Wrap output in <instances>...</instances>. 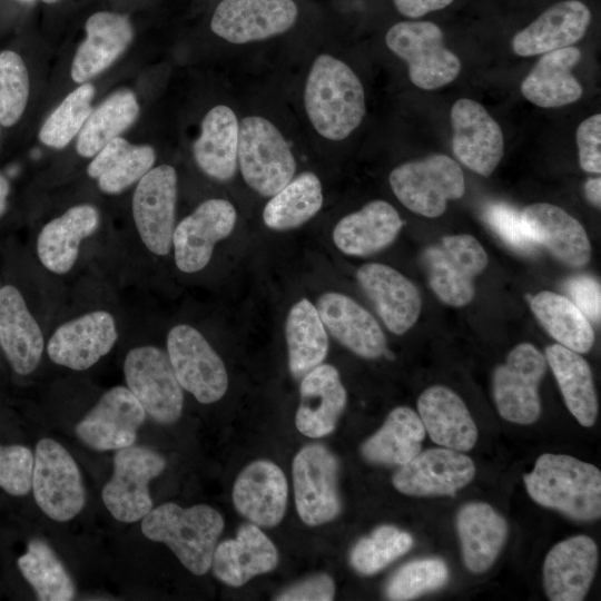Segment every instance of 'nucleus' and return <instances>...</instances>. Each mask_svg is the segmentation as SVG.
I'll return each instance as SVG.
<instances>
[{
	"mask_svg": "<svg viewBox=\"0 0 601 601\" xmlns=\"http://www.w3.org/2000/svg\"><path fill=\"white\" fill-rule=\"evenodd\" d=\"M167 354L180 386L204 404L219 401L228 387L224 362L204 335L187 324L167 336Z\"/></svg>",
	"mask_w": 601,
	"mask_h": 601,
	"instance_id": "f8f14e48",
	"label": "nucleus"
},
{
	"mask_svg": "<svg viewBox=\"0 0 601 601\" xmlns=\"http://www.w3.org/2000/svg\"><path fill=\"white\" fill-rule=\"evenodd\" d=\"M278 553L256 524L242 525L235 539L215 548L211 566L215 577L230 587H242L252 578L275 569Z\"/></svg>",
	"mask_w": 601,
	"mask_h": 601,
	"instance_id": "c756f323",
	"label": "nucleus"
},
{
	"mask_svg": "<svg viewBox=\"0 0 601 601\" xmlns=\"http://www.w3.org/2000/svg\"><path fill=\"white\" fill-rule=\"evenodd\" d=\"M533 314L558 344L588 353L594 343V331L587 316L563 295L543 290L530 300Z\"/></svg>",
	"mask_w": 601,
	"mask_h": 601,
	"instance_id": "a19ab883",
	"label": "nucleus"
},
{
	"mask_svg": "<svg viewBox=\"0 0 601 601\" xmlns=\"http://www.w3.org/2000/svg\"><path fill=\"white\" fill-rule=\"evenodd\" d=\"M598 548L588 535L556 543L543 564L544 591L551 601H581L593 581Z\"/></svg>",
	"mask_w": 601,
	"mask_h": 601,
	"instance_id": "4be33fe9",
	"label": "nucleus"
},
{
	"mask_svg": "<svg viewBox=\"0 0 601 601\" xmlns=\"http://www.w3.org/2000/svg\"><path fill=\"white\" fill-rule=\"evenodd\" d=\"M29 73L14 51L0 52V124L13 126L22 116L29 98Z\"/></svg>",
	"mask_w": 601,
	"mask_h": 601,
	"instance_id": "09e8293b",
	"label": "nucleus"
},
{
	"mask_svg": "<svg viewBox=\"0 0 601 601\" xmlns=\"http://www.w3.org/2000/svg\"><path fill=\"white\" fill-rule=\"evenodd\" d=\"M337 469L336 457L322 444L306 445L294 457L295 504L299 518L307 525L329 522L339 514Z\"/></svg>",
	"mask_w": 601,
	"mask_h": 601,
	"instance_id": "ddd939ff",
	"label": "nucleus"
},
{
	"mask_svg": "<svg viewBox=\"0 0 601 601\" xmlns=\"http://www.w3.org/2000/svg\"><path fill=\"white\" fill-rule=\"evenodd\" d=\"M346 400L338 371L329 364L316 366L302 377L295 416L297 430L309 437L331 434L345 410Z\"/></svg>",
	"mask_w": 601,
	"mask_h": 601,
	"instance_id": "bb28decb",
	"label": "nucleus"
},
{
	"mask_svg": "<svg viewBox=\"0 0 601 601\" xmlns=\"http://www.w3.org/2000/svg\"><path fill=\"white\" fill-rule=\"evenodd\" d=\"M31 490L39 509L51 520L67 522L86 504L80 470L57 441L43 437L35 450Z\"/></svg>",
	"mask_w": 601,
	"mask_h": 601,
	"instance_id": "0eeeda50",
	"label": "nucleus"
},
{
	"mask_svg": "<svg viewBox=\"0 0 601 601\" xmlns=\"http://www.w3.org/2000/svg\"><path fill=\"white\" fill-rule=\"evenodd\" d=\"M112 463L102 502L116 520L135 523L154 508L148 484L165 470L166 460L149 447L132 444L117 450Z\"/></svg>",
	"mask_w": 601,
	"mask_h": 601,
	"instance_id": "6e6552de",
	"label": "nucleus"
},
{
	"mask_svg": "<svg viewBox=\"0 0 601 601\" xmlns=\"http://www.w3.org/2000/svg\"><path fill=\"white\" fill-rule=\"evenodd\" d=\"M86 38L79 45L70 75L75 82L85 83L109 68L128 48L134 28L127 16L98 11L85 24Z\"/></svg>",
	"mask_w": 601,
	"mask_h": 601,
	"instance_id": "393cba45",
	"label": "nucleus"
},
{
	"mask_svg": "<svg viewBox=\"0 0 601 601\" xmlns=\"http://www.w3.org/2000/svg\"><path fill=\"white\" fill-rule=\"evenodd\" d=\"M485 220L510 247L523 254H533L539 246L531 237L521 213L504 203L486 207Z\"/></svg>",
	"mask_w": 601,
	"mask_h": 601,
	"instance_id": "3c124183",
	"label": "nucleus"
},
{
	"mask_svg": "<svg viewBox=\"0 0 601 601\" xmlns=\"http://www.w3.org/2000/svg\"><path fill=\"white\" fill-rule=\"evenodd\" d=\"M335 594V584L327 574H316L283 591L278 601H329Z\"/></svg>",
	"mask_w": 601,
	"mask_h": 601,
	"instance_id": "5fc2aeb1",
	"label": "nucleus"
},
{
	"mask_svg": "<svg viewBox=\"0 0 601 601\" xmlns=\"http://www.w3.org/2000/svg\"><path fill=\"white\" fill-rule=\"evenodd\" d=\"M21 1L30 2V1H32V0H21Z\"/></svg>",
	"mask_w": 601,
	"mask_h": 601,
	"instance_id": "052dcab7",
	"label": "nucleus"
},
{
	"mask_svg": "<svg viewBox=\"0 0 601 601\" xmlns=\"http://www.w3.org/2000/svg\"><path fill=\"white\" fill-rule=\"evenodd\" d=\"M452 150L469 169L487 177L504 154V139L499 124L475 100L462 98L451 109Z\"/></svg>",
	"mask_w": 601,
	"mask_h": 601,
	"instance_id": "a211bd4d",
	"label": "nucleus"
},
{
	"mask_svg": "<svg viewBox=\"0 0 601 601\" xmlns=\"http://www.w3.org/2000/svg\"><path fill=\"white\" fill-rule=\"evenodd\" d=\"M328 332L343 346L364 358H377L386 351L385 335L374 316L349 296L328 292L316 305Z\"/></svg>",
	"mask_w": 601,
	"mask_h": 601,
	"instance_id": "b1692460",
	"label": "nucleus"
},
{
	"mask_svg": "<svg viewBox=\"0 0 601 601\" xmlns=\"http://www.w3.org/2000/svg\"><path fill=\"white\" fill-rule=\"evenodd\" d=\"M584 193L588 200L597 207L601 205V179L590 178L584 184Z\"/></svg>",
	"mask_w": 601,
	"mask_h": 601,
	"instance_id": "4d7b16f0",
	"label": "nucleus"
},
{
	"mask_svg": "<svg viewBox=\"0 0 601 601\" xmlns=\"http://www.w3.org/2000/svg\"><path fill=\"white\" fill-rule=\"evenodd\" d=\"M239 120L227 105H216L204 116L193 144L199 169L218 181L230 180L238 167Z\"/></svg>",
	"mask_w": 601,
	"mask_h": 601,
	"instance_id": "473e14b6",
	"label": "nucleus"
},
{
	"mask_svg": "<svg viewBox=\"0 0 601 601\" xmlns=\"http://www.w3.org/2000/svg\"><path fill=\"white\" fill-rule=\"evenodd\" d=\"M95 87L81 83L59 104L40 128L39 140L55 149L67 147L80 132L92 111Z\"/></svg>",
	"mask_w": 601,
	"mask_h": 601,
	"instance_id": "a18cd8bd",
	"label": "nucleus"
},
{
	"mask_svg": "<svg viewBox=\"0 0 601 601\" xmlns=\"http://www.w3.org/2000/svg\"><path fill=\"white\" fill-rule=\"evenodd\" d=\"M324 201L319 178L305 171L270 197L263 209L264 224L274 230L296 228L313 218Z\"/></svg>",
	"mask_w": 601,
	"mask_h": 601,
	"instance_id": "79ce46f5",
	"label": "nucleus"
},
{
	"mask_svg": "<svg viewBox=\"0 0 601 601\" xmlns=\"http://www.w3.org/2000/svg\"><path fill=\"white\" fill-rule=\"evenodd\" d=\"M117 338L114 316L107 311H91L60 325L49 338L47 353L57 365L85 371L107 355Z\"/></svg>",
	"mask_w": 601,
	"mask_h": 601,
	"instance_id": "6ab92c4d",
	"label": "nucleus"
},
{
	"mask_svg": "<svg viewBox=\"0 0 601 601\" xmlns=\"http://www.w3.org/2000/svg\"><path fill=\"white\" fill-rule=\"evenodd\" d=\"M545 356L532 344L521 343L493 373V397L500 415L528 425L541 414L539 385L545 374Z\"/></svg>",
	"mask_w": 601,
	"mask_h": 601,
	"instance_id": "9b49d317",
	"label": "nucleus"
},
{
	"mask_svg": "<svg viewBox=\"0 0 601 601\" xmlns=\"http://www.w3.org/2000/svg\"><path fill=\"white\" fill-rule=\"evenodd\" d=\"M545 359L552 368L568 410L582 426H592L598 415V402L588 362L579 353L560 344L545 348Z\"/></svg>",
	"mask_w": 601,
	"mask_h": 601,
	"instance_id": "4c0bfd02",
	"label": "nucleus"
},
{
	"mask_svg": "<svg viewBox=\"0 0 601 601\" xmlns=\"http://www.w3.org/2000/svg\"><path fill=\"white\" fill-rule=\"evenodd\" d=\"M356 277L392 333L402 335L416 323L422 307L421 296L403 274L385 264L368 263L358 268Z\"/></svg>",
	"mask_w": 601,
	"mask_h": 601,
	"instance_id": "412c9836",
	"label": "nucleus"
},
{
	"mask_svg": "<svg viewBox=\"0 0 601 601\" xmlns=\"http://www.w3.org/2000/svg\"><path fill=\"white\" fill-rule=\"evenodd\" d=\"M18 568L40 601H69L76 595L75 583L51 546L32 539L18 559Z\"/></svg>",
	"mask_w": 601,
	"mask_h": 601,
	"instance_id": "c03bdc74",
	"label": "nucleus"
},
{
	"mask_svg": "<svg viewBox=\"0 0 601 601\" xmlns=\"http://www.w3.org/2000/svg\"><path fill=\"white\" fill-rule=\"evenodd\" d=\"M388 180L407 209L430 218L442 215L447 201L461 198L465 191L460 165L443 154L404 162L391 171Z\"/></svg>",
	"mask_w": 601,
	"mask_h": 601,
	"instance_id": "39448f33",
	"label": "nucleus"
},
{
	"mask_svg": "<svg viewBox=\"0 0 601 601\" xmlns=\"http://www.w3.org/2000/svg\"><path fill=\"white\" fill-rule=\"evenodd\" d=\"M285 337L292 375L303 377L321 365L328 352V336L316 306L308 299L298 300L289 309Z\"/></svg>",
	"mask_w": 601,
	"mask_h": 601,
	"instance_id": "ea45409f",
	"label": "nucleus"
},
{
	"mask_svg": "<svg viewBox=\"0 0 601 601\" xmlns=\"http://www.w3.org/2000/svg\"><path fill=\"white\" fill-rule=\"evenodd\" d=\"M475 475L471 457L447 447L417 453L393 475L395 489L406 495H453Z\"/></svg>",
	"mask_w": 601,
	"mask_h": 601,
	"instance_id": "aec40b11",
	"label": "nucleus"
},
{
	"mask_svg": "<svg viewBox=\"0 0 601 601\" xmlns=\"http://www.w3.org/2000/svg\"><path fill=\"white\" fill-rule=\"evenodd\" d=\"M387 48L404 60L411 81L424 90L441 88L461 71V61L444 45L443 32L430 21H402L385 36Z\"/></svg>",
	"mask_w": 601,
	"mask_h": 601,
	"instance_id": "423d86ee",
	"label": "nucleus"
},
{
	"mask_svg": "<svg viewBox=\"0 0 601 601\" xmlns=\"http://www.w3.org/2000/svg\"><path fill=\"white\" fill-rule=\"evenodd\" d=\"M303 102L313 129L331 141L347 138L366 114L362 81L346 62L331 53H319L312 62Z\"/></svg>",
	"mask_w": 601,
	"mask_h": 601,
	"instance_id": "f257e3e1",
	"label": "nucleus"
},
{
	"mask_svg": "<svg viewBox=\"0 0 601 601\" xmlns=\"http://www.w3.org/2000/svg\"><path fill=\"white\" fill-rule=\"evenodd\" d=\"M521 216L534 242L560 262L582 267L590 260L591 245L585 229L564 209L536 203L526 206Z\"/></svg>",
	"mask_w": 601,
	"mask_h": 601,
	"instance_id": "c85d7f7f",
	"label": "nucleus"
},
{
	"mask_svg": "<svg viewBox=\"0 0 601 601\" xmlns=\"http://www.w3.org/2000/svg\"><path fill=\"white\" fill-rule=\"evenodd\" d=\"M155 149L149 145H134L120 136L105 145L87 167L99 189L109 195L122 193L137 183L154 166Z\"/></svg>",
	"mask_w": 601,
	"mask_h": 601,
	"instance_id": "e433bc0d",
	"label": "nucleus"
},
{
	"mask_svg": "<svg viewBox=\"0 0 601 601\" xmlns=\"http://www.w3.org/2000/svg\"><path fill=\"white\" fill-rule=\"evenodd\" d=\"M412 545L410 533L393 525H381L354 545L351 563L357 572L371 575L405 554Z\"/></svg>",
	"mask_w": 601,
	"mask_h": 601,
	"instance_id": "49530a36",
	"label": "nucleus"
},
{
	"mask_svg": "<svg viewBox=\"0 0 601 601\" xmlns=\"http://www.w3.org/2000/svg\"><path fill=\"white\" fill-rule=\"evenodd\" d=\"M580 59V49L572 46L543 53L523 79L522 95L542 108H558L579 100L583 90L572 69Z\"/></svg>",
	"mask_w": 601,
	"mask_h": 601,
	"instance_id": "f704fd0d",
	"label": "nucleus"
},
{
	"mask_svg": "<svg viewBox=\"0 0 601 601\" xmlns=\"http://www.w3.org/2000/svg\"><path fill=\"white\" fill-rule=\"evenodd\" d=\"M146 411L128 387L105 392L75 426L76 436L95 451H111L135 444Z\"/></svg>",
	"mask_w": 601,
	"mask_h": 601,
	"instance_id": "dca6fc26",
	"label": "nucleus"
},
{
	"mask_svg": "<svg viewBox=\"0 0 601 601\" xmlns=\"http://www.w3.org/2000/svg\"><path fill=\"white\" fill-rule=\"evenodd\" d=\"M42 1L46 2V3H55V2H57L59 0H42Z\"/></svg>",
	"mask_w": 601,
	"mask_h": 601,
	"instance_id": "bf43d9fd",
	"label": "nucleus"
},
{
	"mask_svg": "<svg viewBox=\"0 0 601 601\" xmlns=\"http://www.w3.org/2000/svg\"><path fill=\"white\" fill-rule=\"evenodd\" d=\"M571 300L589 321L600 322V283L585 275L570 278L565 284Z\"/></svg>",
	"mask_w": 601,
	"mask_h": 601,
	"instance_id": "864d4df0",
	"label": "nucleus"
},
{
	"mask_svg": "<svg viewBox=\"0 0 601 601\" xmlns=\"http://www.w3.org/2000/svg\"><path fill=\"white\" fill-rule=\"evenodd\" d=\"M136 95L129 89L118 90L92 109L78 134L76 149L85 158H92L110 140L119 137L139 116Z\"/></svg>",
	"mask_w": 601,
	"mask_h": 601,
	"instance_id": "37998d69",
	"label": "nucleus"
},
{
	"mask_svg": "<svg viewBox=\"0 0 601 601\" xmlns=\"http://www.w3.org/2000/svg\"><path fill=\"white\" fill-rule=\"evenodd\" d=\"M402 225L397 210L376 199L341 218L333 229V242L346 255L367 256L391 245Z\"/></svg>",
	"mask_w": 601,
	"mask_h": 601,
	"instance_id": "72a5a7b5",
	"label": "nucleus"
},
{
	"mask_svg": "<svg viewBox=\"0 0 601 601\" xmlns=\"http://www.w3.org/2000/svg\"><path fill=\"white\" fill-rule=\"evenodd\" d=\"M35 454L21 444H0V487L13 496L27 495L32 485Z\"/></svg>",
	"mask_w": 601,
	"mask_h": 601,
	"instance_id": "8fccbe9b",
	"label": "nucleus"
},
{
	"mask_svg": "<svg viewBox=\"0 0 601 601\" xmlns=\"http://www.w3.org/2000/svg\"><path fill=\"white\" fill-rule=\"evenodd\" d=\"M425 428L410 407H395L381 428L362 445L363 456L373 463L403 465L421 452Z\"/></svg>",
	"mask_w": 601,
	"mask_h": 601,
	"instance_id": "58836bf2",
	"label": "nucleus"
},
{
	"mask_svg": "<svg viewBox=\"0 0 601 601\" xmlns=\"http://www.w3.org/2000/svg\"><path fill=\"white\" fill-rule=\"evenodd\" d=\"M9 193V181L7 180V178L0 175V216H2L7 209Z\"/></svg>",
	"mask_w": 601,
	"mask_h": 601,
	"instance_id": "13d9d810",
	"label": "nucleus"
},
{
	"mask_svg": "<svg viewBox=\"0 0 601 601\" xmlns=\"http://www.w3.org/2000/svg\"><path fill=\"white\" fill-rule=\"evenodd\" d=\"M237 220L234 205L223 198L203 201L175 227L174 256L183 273H196L209 263L215 245L229 236Z\"/></svg>",
	"mask_w": 601,
	"mask_h": 601,
	"instance_id": "f3484780",
	"label": "nucleus"
},
{
	"mask_svg": "<svg viewBox=\"0 0 601 601\" xmlns=\"http://www.w3.org/2000/svg\"><path fill=\"white\" fill-rule=\"evenodd\" d=\"M418 416L431 440L459 452L473 449L477 427L462 398L451 388L434 385L417 400Z\"/></svg>",
	"mask_w": 601,
	"mask_h": 601,
	"instance_id": "7c9ffc66",
	"label": "nucleus"
},
{
	"mask_svg": "<svg viewBox=\"0 0 601 601\" xmlns=\"http://www.w3.org/2000/svg\"><path fill=\"white\" fill-rule=\"evenodd\" d=\"M1 287V286H0Z\"/></svg>",
	"mask_w": 601,
	"mask_h": 601,
	"instance_id": "680f3d73",
	"label": "nucleus"
},
{
	"mask_svg": "<svg viewBox=\"0 0 601 601\" xmlns=\"http://www.w3.org/2000/svg\"><path fill=\"white\" fill-rule=\"evenodd\" d=\"M590 21L591 12L583 2H556L514 36L513 51L530 57L570 47L583 38Z\"/></svg>",
	"mask_w": 601,
	"mask_h": 601,
	"instance_id": "cd10ccee",
	"label": "nucleus"
},
{
	"mask_svg": "<svg viewBox=\"0 0 601 601\" xmlns=\"http://www.w3.org/2000/svg\"><path fill=\"white\" fill-rule=\"evenodd\" d=\"M0 348L19 375L37 368L45 348L41 328L13 285L0 287Z\"/></svg>",
	"mask_w": 601,
	"mask_h": 601,
	"instance_id": "a878e982",
	"label": "nucleus"
},
{
	"mask_svg": "<svg viewBox=\"0 0 601 601\" xmlns=\"http://www.w3.org/2000/svg\"><path fill=\"white\" fill-rule=\"evenodd\" d=\"M577 145L581 168L587 173H601V115L584 119L577 129Z\"/></svg>",
	"mask_w": 601,
	"mask_h": 601,
	"instance_id": "603ef678",
	"label": "nucleus"
},
{
	"mask_svg": "<svg viewBox=\"0 0 601 601\" xmlns=\"http://www.w3.org/2000/svg\"><path fill=\"white\" fill-rule=\"evenodd\" d=\"M177 201V173L170 165L152 167L136 186L132 217L148 250L166 256L173 247Z\"/></svg>",
	"mask_w": 601,
	"mask_h": 601,
	"instance_id": "4468645a",
	"label": "nucleus"
},
{
	"mask_svg": "<svg viewBox=\"0 0 601 601\" xmlns=\"http://www.w3.org/2000/svg\"><path fill=\"white\" fill-rule=\"evenodd\" d=\"M523 480L531 499L544 508L578 521L601 515V472L591 463L544 453Z\"/></svg>",
	"mask_w": 601,
	"mask_h": 601,
	"instance_id": "f03ea898",
	"label": "nucleus"
},
{
	"mask_svg": "<svg viewBox=\"0 0 601 601\" xmlns=\"http://www.w3.org/2000/svg\"><path fill=\"white\" fill-rule=\"evenodd\" d=\"M433 292L445 304L464 306L474 297V278L489 263L483 246L471 235H450L424 252Z\"/></svg>",
	"mask_w": 601,
	"mask_h": 601,
	"instance_id": "1a4fd4ad",
	"label": "nucleus"
},
{
	"mask_svg": "<svg viewBox=\"0 0 601 601\" xmlns=\"http://www.w3.org/2000/svg\"><path fill=\"white\" fill-rule=\"evenodd\" d=\"M237 160L244 181L264 197L279 191L296 173L295 156L284 135L259 115L239 120Z\"/></svg>",
	"mask_w": 601,
	"mask_h": 601,
	"instance_id": "20e7f679",
	"label": "nucleus"
},
{
	"mask_svg": "<svg viewBox=\"0 0 601 601\" xmlns=\"http://www.w3.org/2000/svg\"><path fill=\"white\" fill-rule=\"evenodd\" d=\"M127 387L146 414L160 424H173L181 415L184 394L168 354L151 345L131 348L124 362Z\"/></svg>",
	"mask_w": 601,
	"mask_h": 601,
	"instance_id": "9d476101",
	"label": "nucleus"
},
{
	"mask_svg": "<svg viewBox=\"0 0 601 601\" xmlns=\"http://www.w3.org/2000/svg\"><path fill=\"white\" fill-rule=\"evenodd\" d=\"M224 519L214 508L197 504L183 508L166 502L141 519L142 534L155 542L165 543L181 564L196 575L211 566Z\"/></svg>",
	"mask_w": 601,
	"mask_h": 601,
	"instance_id": "7ed1b4c3",
	"label": "nucleus"
},
{
	"mask_svg": "<svg viewBox=\"0 0 601 601\" xmlns=\"http://www.w3.org/2000/svg\"><path fill=\"white\" fill-rule=\"evenodd\" d=\"M456 529L465 566L474 573L485 572L505 543V520L490 504L471 502L460 509Z\"/></svg>",
	"mask_w": 601,
	"mask_h": 601,
	"instance_id": "c9c22d12",
	"label": "nucleus"
},
{
	"mask_svg": "<svg viewBox=\"0 0 601 601\" xmlns=\"http://www.w3.org/2000/svg\"><path fill=\"white\" fill-rule=\"evenodd\" d=\"M100 224L98 209L79 204L48 221L37 238V254L41 264L55 274H66L75 265L81 242L92 235Z\"/></svg>",
	"mask_w": 601,
	"mask_h": 601,
	"instance_id": "2f4dec72",
	"label": "nucleus"
},
{
	"mask_svg": "<svg viewBox=\"0 0 601 601\" xmlns=\"http://www.w3.org/2000/svg\"><path fill=\"white\" fill-rule=\"evenodd\" d=\"M454 0H393L397 11L408 18H418L428 12L441 10Z\"/></svg>",
	"mask_w": 601,
	"mask_h": 601,
	"instance_id": "6e6d98bb",
	"label": "nucleus"
},
{
	"mask_svg": "<svg viewBox=\"0 0 601 601\" xmlns=\"http://www.w3.org/2000/svg\"><path fill=\"white\" fill-rule=\"evenodd\" d=\"M288 484L280 467L266 460L248 464L233 487L236 510L258 526L277 525L286 511Z\"/></svg>",
	"mask_w": 601,
	"mask_h": 601,
	"instance_id": "5701e85b",
	"label": "nucleus"
},
{
	"mask_svg": "<svg viewBox=\"0 0 601 601\" xmlns=\"http://www.w3.org/2000/svg\"><path fill=\"white\" fill-rule=\"evenodd\" d=\"M297 16L294 0H221L213 13L210 29L227 42L245 45L286 32Z\"/></svg>",
	"mask_w": 601,
	"mask_h": 601,
	"instance_id": "2eb2a0df",
	"label": "nucleus"
},
{
	"mask_svg": "<svg viewBox=\"0 0 601 601\" xmlns=\"http://www.w3.org/2000/svg\"><path fill=\"white\" fill-rule=\"evenodd\" d=\"M449 579L445 562L436 558L414 560L404 564L386 585L390 600H411L443 587Z\"/></svg>",
	"mask_w": 601,
	"mask_h": 601,
	"instance_id": "de8ad7c7",
	"label": "nucleus"
}]
</instances>
